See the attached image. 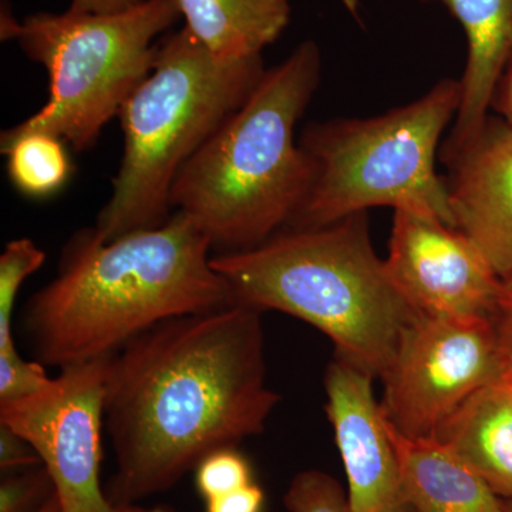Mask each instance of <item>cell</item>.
Returning a JSON list of instances; mask_svg holds the SVG:
<instances>
[{"instance_id": "obj_16", "label": "cell", "mask_w": 512, "mask_h": 512, "mask_svg": "<svg viewBox=\"0 0 512 512\" xmlns=\"http://www.w3.org/2000/svg\"><path fill=\"white\" fill-rule=\"evenodd\" d=\"M184 28L225 60L261 56L291 20V0H177Z\"/></svg>"}, {"instance_id": "obj_18", "label": "cell", "mask_w": 512, "mask_h": 512, "mask_svg": "<svg viewBox=\"0 0 512 512\" xmlns=\"http://www.w3.org/2000/svg\"><path fill=\"white\" fill-rule=\"evenodd\" d=\"M46 261V254L32 239L8 242L0 256V359H20L12 335L13 309L23 282Z\"/></svg>"}, {"instance_id": "obj_23", "label": "cell", "mask_w": 512, "mask_h": 512, "mask_svg": "<svg viewBox=\"0 0 512 512\" xmlns=\"http://www.w3.org/2000/svg\"><path fill=\"white\" fill-rule=\"evenodd\" d=\"M37 466H42V460L35 448L8 426L0 424V468L3 473H15Z\"/></svg>"}, {"instance_id": "obj_22", "label": "cell", "mask_w": 512, "mask_h": 512, "mask_svg": "<svg viewBox=\"0 0 512 512\" xmlns=\"http://www.w3.org/2000/svg\"><path fill=\"white\" fill-rule=\"evenodd\" d=\"M52 382L53 377L47 376L45 366L39 362L0 360V403L28 397Z\"/></svg>"}, {"instance_id": "obj_25", "label": "cell", "mask_w": 512, "mask_h": 512, "mask_svg": "<svg viewBox=\"0 0 512 512\" xmlns=\"http://www.w3.org/2000/svg\"><path fill=\"white\" fill-rule=\"evenodd\" d=\"M493 323L501 360L507 369L512 370V278L503 281Z\"/></svg>"}, {"instance_id": "obj_4", "label": "cell", "mask_w": 512, "mask_h": 512, "mask_svg": "<svg viewBox=\"0 0 512 512\" xmlns=\"http://www.w3.org/2000/svg\"><path fill=\"white\" fill-rule=\"evenodd\" d=\"M234 305L276 311L328 336L335 356L382 379L419 313L377 255L367 212L319 228H285L244 251L212 255Z\"/></svg>"}, {"instance_id": "obj_13", "label": "cell", "mask_w": 512, "mask_h": 512, "mask_svg": "<svg viewBox=\"0 0 512 512\" xmlns=\"http://www.w3.org/2000/svg\"><path fill=\"white\" fill-rule=\"evenodd\" d=\"M441 3L467 36V63L460 79V106L441 161L480 134L495 94L512 63V0H426Z\"/></svg>"}, {"instance_id": "obj_28", "label": "cell", "mask_w": 512, "mask_h": 512, "mask_svg": "<svg viewBox=\"0 0 512 512\" xmlns=\"http://www.w3.org/2000/svg\"><path fill=\"white\" fill-rule=\"evenodd\" d=\"M119 512H171L163 505L157 507H141V505H128V507H120Z\"/></svg>"}, {"instance_id": "obj_21", "label": "cell", "mask_w": 512, "mask_h": 512, "mask_svg": "<svg viewBox=\"0 0 512 512\" xmlns=\"http://www.w3.org/2000/svg\"><path fill=\"white\" fill-rule=\"evenodd\" d=\"M56 494L43 466L8 473L0 483V512H39Z\"/></svg>"}, {"instance_id": "obj_12", "label": "cell", "mask_w": 512, "mask_h": 512, "mask_svg": "<svg viewBox=\"0 0 512 512\" xmlns=\"http://www.w3.org/2000/svg\"><path fill=\"white\" fill-rule=\"evenodd\" d=\"M454 228L501 281L512 278V124L488 117L473 141L443 160Z\"/></svg>"}, {"instance_id": "obj_24", "label": "cell", "mask_w": 512, "mask_h": 512, "mask_svg": "<svg viewBox=\"0 0 512 512\" xmlns=\"http://www.w3.org/2000/svg\"><path fill=\"white\" fill-rule=\"evenodd\" d=\"M264 505V490L254 481L232 493L205 501V512H262Z\"/></svg>"}, {"instance_id": "obj_17", "label": "cell", "mask_w": 512, "mask_h": 512, "mask_svg": "<svg viewBox=\"0 0 512 512\" xmlns=\"http://www.w3.org/2000/svg\"><path fill=\"white\" fill-rule=\"evenodd\" d=\"M8 157V177L16 191L32 200H46L63 190L74 173L62 138L29 133L0 143Z\"/></svg>"}, {"instance_id": "obj_11", "label": "cell", "mask_w": 512, "mask_h": 512, "mask_svg": "<svg viewBox=\"0 0 512 512\" xmlns=\"http://www.w3.org/2000/svg\"><path fill=\"white\" fill-rule=\"evenodd\" d=\"M373 377L335 356L325 373V410L348 478L352 512H407L399 458Z\"/></svg>"}, {"instance_id": "obj_29", "label": "cell", "mask_w": 512, "mask_h": 512, "mask_svg": "<svg viewBox=\"0 0 512 512\" xmlns=\"http://www.w3.org/2000/svg\"><path fill=\"white\" fill-rule=\"evenodd\" d=\"M39 512H62V510H60L59 500H57V495H53V497L47 501L45 507Z\"/></svg>"}, {"instance_id": "obj_8", "label": "cell", "mask_w": 512, "mask_h": 512, "mask_svg": "<svg viewBox=\"0 0 512 512\" xmlns=\"http://www.w3.org/2000/svg\"><path fill=\"white\" fill-rule=\"evenodd\" d=\"M504 369L493 319L416 316L380 379L384 416L404 437H436L458 407Z\"/></svg>"}, {"instance_id": "obj_27", "label": "cell", "mask_w": 512, "mask_h": 512, "mask_svg": "<svg viewBox=\"0 0 512 512\" xmlns=\"http://www.w3.org/2000/svg\"><path fill=\"white\" fill-rule=\"evenodd\" d=\"M493 109L500 113L501 119L512 124V63L495 94Z\"/></svg>"}, {"instance_id": "obj_10", "label": "cell", "mask_w": 512, "mask_h": 512, "mask_svg": "<svg viewBox=\"0 0 512 512\" xmlns=\"http://www.w3.org/2000/svg\"><path fill=\"white\" fill-rule=\"evenodd\" d=\"M384 261L397 289L419 315L493 319L503 281L457 228L416 212L394 211Z\"/></svg>"}, {"instance_id": "obj_1", "label": "cell", "mask_w": 512, "mask_h": 512, "mask_svg": "<svg viewBox=\"0 0 512 512\" xmlns=\"http://www.w3.org/2000/svg\"><path fill=\"white\" fill-rule=\"evenodd\" d=\"M261 313L247 306L164 320L110 356L104 397L116 507L171 490L205 457L265 430L281 396L266 380Z\"/></svg>"}, {"instance_id": "obj_5", "label": "cell", "mask_w": 512, "mask_h": 512, "mask_svg": "<svg viewBox=\"0 0 512 512\" xmlns=\"http://www.w3.org/2000/svg\"><path fill=\"white\" fill-rule=\"evenodd\" d=\"M265 70L262 56L221 59L185 28L161 39L153 72L119 113L124 153L93 227L101 241L170 220L175 178L248 100Z\"/></svg>"}, {"instance_id": "obj_7", "label": "cell", "mask_w": 512, "mask_h": 512, "mask_svg": "<svg viewBox=\"0 0 512 512\" xmlns=\"http://www.w3.org/2000/svg\"><path fill=\"white\" fill-rule=\"evenodd\" d=\"M181 19L177 0H143L114 13L39 12L13 40L49 74L45 106L3 131L0 143L29 133L62 138L77 153L97 143L124 103L150 76L164 33Z\"/></svg>"}, {"instance_id": "obj_3", "label": "cell", "mask_w": 512, "mask_h": 512, "mask_svg": "<svg viewBox=\"0 0 512 512\" xmlns=\"http://www.w3.org/2000/svg\"><path fill=\"white\" fill-rule=\"evenodd\" d=\"M319 46L305 40L266 69L248 100L175 178L171 208L217 254L244 251L291 224L312 180L296 127L318 90Z\"/></svg>"}, {"instance_id": "obj_15", "label": "cell", "mask_w": 512, "mask_h": 512, "mask_svg": "<svg viewBox=\"0 0 512 512\" xmlns=\"http://www.w3.org/2000/svg\"><path fill=\"white\" fill-rule=\"evenodd\" d=\"M434 439L443 441L512 500V370L505 369L458 407Z\"/></svg>"}, {"instance_id": "obj_9", "label": "cell", "mask_w": 512, "mask_h": 512, "mask_svg": "<svg viewBox=\"0 0 512 512\" xmlns=\"http://www.w3.org/2000/svg\"><path fill=\"white\" fill-rule=\"evenodd\" d=\"M110 356L64 366L46 389L0 403V424L35 448L62 512L120 510L100 478Z\"/></svg>"}, {"instance_id": "obj_6", "label": "cell", "mask_w": 512, "mask_h": 512, "mask_svg": "<svg viewBox=\"0 0 512 512\" xmlns=\"http://www.w3.org/2000/svg\"><path fill=\"white\" fill-rule=\"evenodd\" d=\"M460 100V80L444 79L420 99L380 116L309 123L299 144L311 161V187L286 228L325 227L376 207L454 227L436 161Z\"/></svg>"}, {"instance_id": "obj_20", "label": "cell", "mask_w": 512, "mask_h": 512, "mask_svg": "<svg viewBox=\"0 0 512 512\" xmlns=\"http://www.w3.org/2000/svg\"><path fill=\"white\" fill-rule=\"evenodd\" d=\"M195 487L205 501L254 483L251 464L237 447L221 448L195 468Z\"/></svg>"}, {"instance_id": "obj_19", "label": "cell", "mask_w": 512, "mask_h": 512, "mask_svg": "<svg viewBox=\"0 0 512 512\" xmlns=\"http://www.w3.org/2000/svg\"><path fill=\"white\" fill-rule=\"evenodd\" d=\"M284 504L289 512H352L342 485L320 470L296 474L286 490Z\"/></svg>"}, {"instance_id": "obj_30", "label": "cell", "mask_w": 512, "mask_h": 512, "mask_svg": "<svg viewBox=\"0 0 512 512\" xmlns=\"http://www.w3.org/2000/svg\"><path fill=\"white\" fill-rule=\"evenodd\" d=\"M508 512H512V500H508Z\"/></svg>"}, {"instance_id": "obj_26", "label": "cell", "mask_w": 512, "mask_h": 512, "mask_svg": "<svg viewBox=\"0 0 512 512\" xmlns=\"http://www.w3.org/2000/svg\"><path fill=\"white\" fill-rule=\"evenodd\" d=\"M143 0H70V8L83 13H114L133 8Z\"/></svg>"}, {"instance_id": "obj_14", "label": "cell", "mask_w": 512, "mask_h": 512, "mask_svg": "<svg viewBox=\"0 0 512 512\" xmlns=\"http://www.w3.org/2000/svg\"><path fill=\"white\" fill-rule=\"evenodd\" d=\"M387 424L399 458L407 512H508V500L453 448L434 437L409 439L389 420Z\"/></svg>"}, {"instance_id": "obj_2", "label": "cell", "mask_w": 512, "mask_h": 512, "mask_svg": "<svg viewBox=\"0 0 512 512\" xmlns=\"http://www.w3.org/2000/svg\"><path fill=\"white\" fill-rule=\"evenodd\" d=\"M211 251L181 212L109 242L93 227L80 229L63 249L56 278L23 312L36 362L62 369L114 355L164 320L234 305Z\"/></svg>"}]
</instances>
